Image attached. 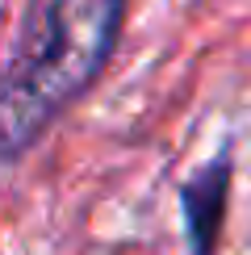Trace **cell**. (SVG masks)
<instances>
[{
  "instance_id": "obj_1",
  "label": "cell",
  "mask_w": 251,
  "mask_h": 255,
  "mask_svg": "<svg viewBox=\"0 0 251 255\" xmlns=\"http://www.w3.org/2000/svg\"><path fill=\"white\" fill-rule=\"evenodd\" d=\"M126 0H29L0 71V159L21 155L92 88L122 34Z\"/></svg>"
},
{
  "instance_id": "obj_2",
  "label": "cell",
  "mask_w": 251,
  "mask_h": 255,
  "mask_svg": "<svg viewBox=\"0 0 251 255\" xmlns=\"http://www.w3.org/2000/svg\"><path fill=\"white\" fill-rule=\"evenodd\" d=\"M226 197H230V155L222 151L193 180H184V188H180V209H184V230H188L193 255H214L218 251Z\"/></svg>"
}]
</instances>
